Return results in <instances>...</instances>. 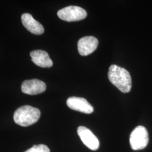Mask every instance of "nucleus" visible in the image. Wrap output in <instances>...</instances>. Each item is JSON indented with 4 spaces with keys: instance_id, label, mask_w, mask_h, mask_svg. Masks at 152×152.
I'll return each instance as SVG.
<instances>
[{
    "instance_id": "obj_2",
    "label": "nucleus",
    "mask_w": 152,
    "mask_h": 152,
    "mask_svg": "<svg viewBox=\"0 0 152 152\" xmlns=\"http://www.w3.org/2000/svg\"><path fill=\"white\" fill-rule=\"evenodd\" d=\"M40 116L41 112L38 108L30 105H24L15 112L14 120L16 124L27 127L37 122Z\"/></svg>"
},
{
    "instance_id": "obj_7",
    "label": "nucleus",
    "mask_w": 152,
    "mask_h": 152,
    "mask_svg": "<svg viewBox=\"0 0 152 152\" xmlns=\"http://www.w3.org/2000/svg\"><path fill=\"white\" fill-rule=\"evenodd\" d=\"M22 92L28 95H37L44 92L46 89V85L41 80L33 79L24 81L21 86Z\"/></svg>"
},
{
    "instance_id": "obj_6",
    "label": "nucleus",
    "mask_w": 152,
    "mask_h": 152,
    "mask_svg": "<svg viewBox=\"0 0 152 152\" xmlns=\"http://www.w3.org/2000/svg\"><path fill=\"white\" fill-rule=\"evenodd\" d=\"M68 107L72 110L78 111L86 114H91L94 111V108L85 98L72 96L66 100Z\"/></svg>"
},
{
    "instance_id": "obj_11",
    "label": "nucleus",
    "mask_w": 152,
    "mask_h": 152,
    "mask_svg": "<svg viewBox=\"0 0 152 152\" xmlns=\"http://www.w3.org/2000/svg\"><path fill=\"white\" fill-rule=\"evenodd\" d=\"M25 152H50L48 147L44 144L34 145Z\"/></svg>"
},
{
    "instance_id": "obj_5",
    "label": "nucleus",
    "mask_w": 152,
    "mask_h": 152,
    "mask_svg": "<svg viewBox=\"0 0 152 152\" xmlns=\"http://www.w3.org/2000/svg\"><path fill=\"white\" fill-rule=\"evenodd\" d=\"M77 133L83 143L92 151H96L99 148L100 143L97 137L92 131L84 126H80L77 129Z\"/></svg>"
},
{
    "instance_id": "obj_9",
    "label": "nucleus",
    "mask_w": 152,
    "mask_h": 152,
    "mask_svg": "<svg viewBox=\"0 0 152 152\" xmlns=\"http://www.w3.org/2000/svg\"><path fill=\"white\" fill-rule=\"evenodd\" d=\"M22 22L28 31L34 34L39 35L44 32V28L42 25L36 20L33 16L28 14L24 13L21 17Z\"/></svg>"
},
{
    "instance_id": "obj_8",
    "label": "nucleus",
    "mask_w": 152,
    "mask_h": 152,
    "mask_svg": "<svg viewBox=\"0 0 152 152\" xmlns=\"http://www.w3.org/2000/svg\"><path fill=\"white\" fill-rule=\"evenodd\" d=\"M98 39L92 36H86L81 38L78 42V50L82 56L91 54L98 47Z\"/></svg>"
},
{
    "instance_id": "obj_3",
    "label": "nucleus",
    "mask_w": 152,
    "mask_h": 152,
    "mask_svg": "<svg viewBox=\"0 0 152 152\" xmlns=\"http://www.w3.org/2000/svg\"><path fill=\"white\" fill-rule=\"evenodd\" d=\"M149 141L148 132L146 128L139 126L132 131L130 136V142L131 148L137 151L145 148Z\"/></svg>"
},
{
    "instance_id": "obj_10",
    "label": "nucleus",
    "mask_w": 152,
    "mask_h": 152,
    "mask_svg": "<svg viewBox=\"0 0 152 152\" xmlns=\"http://www.w3.org/2000/svg\"><path fill=\"white\" fill-rule=\"evenodd\" d=\"M30 55L33 62L38 66L42 68H50L53 65V61L50 59L47 52L43 50L33 51Z\"/></svg>"
},
{
    "instance_id": "obj_1",
    "label": "nucleus",
    "mask_w": 152,
    "mask_h": 152,
    "mask_svg": "<svg viewBox=\"0 0 152 152\" xmlns=\"http://www.w3.org/2000/svg\"><path fill=\"white\" fill-rule=\"evenodd\" d=\"M108 76L110 82L121 92L127 93L130 91L131 77L130 73L125 68L118 65H110Z\"/></svg>"
},
{
    "instance_id": "obj_4",
    "label": "nucleus",
    "mask_w": 152,
    "mask_h": 152,
    "mask_svg": "<svg viewBox=\"0 0 152 152\" xmlns=\"http://www.w3.org/2000/svg\"><path fill=\"white\" fill-rule=\"evenodd\" d=\"M57 15L60 19L66 22H76L86 18L87 12L79 6H69L59 10Z\"/></svg>"
}]
</instances>
